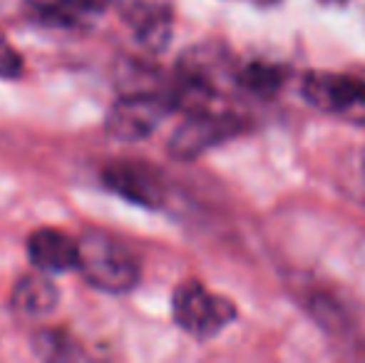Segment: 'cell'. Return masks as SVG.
<instances>
[{"label": "cell", "mask_w": 365, "mask_h": 363, "mask_svg": "<svg viewBox=\"0 0 365 363\" xmlns=\"http://www.w3.org/2000/svg\"><path fill=\"white\" fill-rule=\"evenodd\" d=\"M60 301V289L53 284L50 274L45 272H33L18 279L13 289V306L18 314L28 316V319H43L50 316L58 309Z\"/></svg>", "instance_id": "10"}, {"label": "cell", "mask_w": 365, "mask_h": 363, "mask_svg": "<svg viewBox=\"0 0 365 363\" xmlns=\"http://www.w3.org/2000/svg\"><path fill=\"white\" fill-rule=\"evenodd\" d=\"M70 10L80 18V15H97V13H105L110 8L112 0H63Z\"/></svg>", "instance_id": "14"}, {"label": "cell", "mask_w": 365, "mask_h": 363, "mask_svg": "<svg viewBox=\"0 0 365 363\" xmlns=\"http://www.w3.org/2000/svg\"><path fill=\"white\" fill-rule=\"evenodd\" d=\"M174 105V97H164L159 92H130L110 107L105 132L122 142L145 140L162 125Z\"/></svg>", "instance_id": "5"}, {"label": "cell", "mask_w": 365, "mask_h": 363, "mask_svg": "<svg viewBox=\"0 0 365 363\" xmlns=\"http://www.w3.org/2000/svg\"><path fill=\"white\" fill-rule=\"evenodd\" d=\"M102 182L110 192L137 207L157 209L164 204L162 177L145 162H115L102 172Z\"/></svg>", "instance_id": "7"}, {"label": "cell", "mask_w": 365, "mask_h": 363, "mask_svg": "<svg viewBox=\"0 0 365 363\" xmlns=\"http://www.w3.org/2000/svg\"><path fill=\"white\" fill-rule=\"evenodd\" d=\"M125 20L135 38L152 53L167 50L174 33V15L167 3L154 0H135L125 8Z\"/></svg>", "instance_id": "9"}, {"label": "cell", "mask_w": 365, "mask_h": 363, "mask_svg": "<svg viewBox=\"0 0 365 363\" xmlns=\"http://www.w3.org/2000/svg\"><path fill=\"white\" fill-rule=\"evenodd\" d=\"M23 73V58L20 53L0 35V78L3 80H15Z\"/></svg>", "instance_id": "13"}, {"label": "cell", "mask_w": 365, "mask_h": 363, "mask_svg": "<svg viewBox=\"0 0 365 363\" xmlns=\"http://www.w3.org/2000/svg\"><path fill=\"white\" fill-rule=\"evenodd\" d=\"M244 127L241 117L231 115V112H214V110H192L189 117L174 130L169 137V155L179 162H192L199 160L204 152L221 142L236 137Z\"/></svg>", "instance_id": "4"}, {"label": "cell", "mask_w": 365, "mask_h": 363, "mask_svg": "<svg viewBox=\"0 0 365 363\" xmlns=\"http://www.w3.org/2000/svg\"><path fill=\"white\" fill-rule=\"evenodd\" d=\"M30 264L40 272L55 276L80 267V239L68 237L60 229H38L28 239Z\"/></svg>", "instance_id": "8"}, {"label": "cell", "mask_w": 365, "mask_h": 363, "mask_svg": "<svg viewBox=\"0 0 365 363\" xmlns=\"http://www.w3.org/2000/svg\"><path fill=\"white\" fill-rule=\"evenodd\" d=\"M174 324L197 341L219 336L236 319V306L224 296H217L199 281H184L172 294Z\"/></svg>", "instance_id": "2"}, {"label": "cell", "mask_w": 365, "mask_h": 363, "mask_svg": "<svg viewBox=\"0 0 365 363\" xmlns=\"http://www.w3.org/2000/svg\"><path fill=\"white\" fill-rule=\"evenodd\" d=\"M286 75L279 65L271 63H249L244 68H239L236 75V85L244 90H249L256 97H271L281 90Z\"/></svg>", "instance_id": "11"}, {"label": "cell", "mask_w": 365, "mask_h": 363, "mask_svg": "<svg viewBox=\"0 0 365 363\" xmlns=\"http://www.w3.org/2000/svg\"><path fill=\"white\" fill-rule=\"evenodd\" d=\"M301 95L316 110L338 115L348 122H365V83L351 75L313 70L303 78Z\"/></svg>", "instance_id": "6"}, {"label": "cell", "mask_w": 365, "mask_h": 363, "mask_svg": "<svg viewBox=\"0 0 365 363\" xmlns=\"http://www.w3.org/2000/svg\"><path fill=\"white\" fill-rule=\"evenodd\" d=\"M33 344L40 359L48 361H70L77 359V356H85L80 346H77V341L70 339L63 331H43V334L35 336Z\"/></svg>", "instance_id": "12"}, {"label": "cell", "mask_w": 365, "mask_h": 363, "mask_svg": "<svg viewBox=\"0 0 365 363\" xmlns=\"http://www.w3.org/2000/svg\"><path fill=\"white\" fill-rule=\"evenodd\" d=\"M77 272L90 286L107 294H127L140 284V262L112 234L90 229L80 237Z\"/></svg>", "instance_id": "1"}, {"label": "cell", "mask_w": 365, "mask_h": 363, "mask_svg": "<svg viewBox=\"0 0 365 363\" xmlns=\"http://www.w3.org/2000/svg\"><path fill=\"white\" fill-rule=\"evenodd\" d=\"M259 3H274V0H259Z\"/></svg>", "instance_id": "15"}, {"label": "cell", "mask_w": 365, "mask_h": 363, "mask_svg": "<svg viewBox=\"0 0 365 363\" xmlns=\"http://www.w3.org/2000/svg\"><path fill=\"white\" fill-rule=\"evenodd\" d=\"M239 68L234 65L231 53L224 45L214 43H202L189 48L187 53H182L177 65V78H179V90L182 95H192L199 102L212 100L229 88L231 83H236Z\"/></svg>", "instance_id": "3"}]
</instances>
